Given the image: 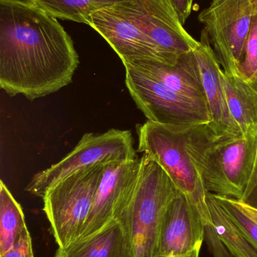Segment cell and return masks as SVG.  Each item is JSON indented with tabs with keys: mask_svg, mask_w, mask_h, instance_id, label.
<instances>
[{
	"mask_svg": "<svg viewBox=\"0 0 257 257\" xmlns=\"http://www.w3.org/2000/svg\"><path fill=\"white\" fill-rule=\"evenodd\" d=\"M79 65L57 18L27 0H0V87L9 96L45 97L72 83Z\"/></svg>",
	"mask_w": 257,
	"mask_h": 257,
	"instance_id": "1",
	"label": "cell"
},
{
	"mask_svg": "<svg viewBox=\"0 0 257 257\" xmlns=\"http://www.w3.org/2000/svg\"><path fill=\"white\" fill-rule=\"evenodd\" d=\"M186 151L205 190L241 200L257 163V131L217 135L208 124L182 128Z\"/></svg>",
	"mask_w": 257,
	"mask_h": 257,
	"instance_id": "2",
	"label": "cell"
},
{
	"mask_svg": "<svg viewBox=\"0 0 257 257\" xmlns=\"http://www.w3.org/2000/svg\"><path fill=\"white\" fill-rule=\"evenodd\" d=\"M135 191L121 218L128 226L137 257H158L166 210L180 193L165 171L143 154Z\"/></svg>",
	"mask_w": 257,
	"mask_h": 257,
	"instance_id": "3",
	"label": "cell"
},
{
	"mask_svg": "<svg viewBox=\"0 0 257 257\" xmlns=\"http://www.w3.org/2000/svg\"><path fill=\"white\" fill-rule=\"evenodd\" d=\"M183 127L147 120L137 125V151L156 162L186 196L202 219L204 228L213 226L207 193L186 151Z\"/></svg>",
	"mask_w": 257,
	"mask_h": 257,
	"instance_id": "4",
	"label": "cell"
},
{
	"mask_svg": "<svg viewBox=\"0 0 257 257\" xmlns=\"http://www.w3.org/2000/svg\"><path fill=\"white\" fill-rule=\"evenodd\" d=\"M105 164L81 169L44 194L43 211L58 247H66L79 237L92 211Z\"/></svg>",
	"mask_w": 257,
	"mask_h": 257,
	"instance_id": "5",
	"label": "cell"
},
{
	"mask_svg": "<svg viewBox=\"0 0 257 257\" xmlns=\"http://www.w3.org/2000/svg\"><path fill=\"white\" fill-rule=\"evenodd\" d=\"M137 158L129 130L111 128L98 134L85 133L73 150L58 163L33 175L26 190L42 198L50 187L81 169L100 163Z\"/></svg>",
	"mask_w": 257,
	"mask_h": 257,
	"instance_id": "6",
	"label": "cell"
},
{
	"mask_svg": "<svg viewBox=\"0 0 257 257\" xmlns=\"http://www.w3.org/2000/svg\"><path fill=\"white\" fill-rule=\"evenodd\" d=\"M124 66L127 89L147 120L178 127L210 124L212 121L206 104L175 93L128 65Z\"/></svg>",
	"mask_w": 257,
	"mask_h": 257,
	"instance_id": "7",
	"label": "cell"
},
{
	"mask_svg": "<svg viewBox=\"0 0 257 257\" xmlns=\"http://www.w3.org/2000/svg\"><path fill=\"white\" fill-rule=\"evenodd\" d=\"M254 11L250 0H212L199 19L226 73L241 75L244 45Z\"/></svg>",
	"mask_w": 257,
	"mask_h": 257,
	"instance_id": "8",
	"label": "cell"
},
{
	"mask_svg": "<svg viewBox=\"0 0 257 257\" xmlns=\"http://www.w3.org/2000/svg\"><path fill=\"white\" fill-rule=\"evenodd\" d=\"M119 6L164 54L178 61L199 45L165 0H127Z\"/></svg>",
	"mask_w": 257,
	"mask_h": 257,
	"instance_id": "9",
	"label": "cell"
},
{
	"mask_svg": "<svg viewBox=\"0 0 257 257\" xmlns=\"http://www.w3.org/2000/svg\"><path fill=\"white\" fill-rule=\"evenodd\" d=\"M140 166V158L105 164L92 211L78 238L92 235L122 217L135 191Z\"/></svg>",
	"mask_w": 257,
	"mask_h": 257,
	"instance_id": "10",
	"label": "cell"
},
{
	"mask_svg": "<svg viewBox=\"0 0 257 257\" xmlns=\"http://www.w3.org/2000/svg\"><path fill=\"white\" fill-rule=\"evenodd\" d=\"M87 25L98 32L114 50L122 62L148 59L175 66L178 61L166 55L142 33L119 4L91 15Z\"/></svg>",
	"mask_w": 257,
	"mask_h": 257,
	"instance_id": "11",
	"label": "cell"
},
{
	"mask_svg": "<svg viewBox=\"0 0 257 257\" xmlns=\"http://www.w3.org/2000/svg\"><path fill=\"white\" fill-rule=\"evenodd\" d=\"M205 241L199 213L182 193L169 204L163 217L158 257H199Z\"/></svg>",
	"mask_w": 257,
	"mask_h": 257,
	"instance_id": "12",
	"label": "cell"
},
{
	"mask_svg": "<svg viewBox=\"0 0 257 257\" xmlns=\"http://www.w3.org/2000/svg\"><path fill=\"white\" fill-rule=\"evenodd\" d=\"M193 53L197 60L202 85L212 118L208 126L217 135L224 133H241L234 123L229 113L221 81L223 69L205 30L202 31L199 46Z\"/></svg>",
	"mask_w": 257,
	"mask_h": 257,
	"instance_id": "13",
	"label": "cell"
},
{
	"mask_svg": "<svg viewBox=\"0 0 257 257\" xmlns=\"http://www.w3.org/2000/svg\"><path fill=\"white\" fill-rule=\"evenodd\" d=\"M122 63L159 81L175 93L206 104L208 106L199 66L193 51L181 56L175 66L148 59H132Z\"/></svg>",
	"mask_w": 257,
	"mask_h": 257,
	"instance_id": "14",
	"label": "cell"
},
{
	"mask_svg": "<svg viewBox=\"0 0 257 257\" xmlns=\"http://www.w3.org/2000/svg\"><path fill=\"white\" fill-rule=\"evenodd\" d=\"M54 257H137L123 219L113 220L98 232L58 247Z\"/></svg>",
	"mask_w": 257,
	"mask_h": 257,
	"instance_id": "15",
	"label": "cell"
},
{
	"mask_svg": "<svg viewBox=\"0 0 257 257\" xmlns=\"http://www.w3.org/2000/svg\"><path fill=\"white\" fill-rule=\"evenodd\" d=\"M231 117L242 133L257 131V90L241 75L221 72Z\"/></svg>",
	"mask_w": 257,
	"mask_h": 257,
	"instance_id": "16",
	"label": "cell"
},
{
	"mask_svg": "<svg viewBox=\"0 0 257 257\" xmlns=\"http://www.w3.org/2000/svg\"><path fill=\"white\" fill-rule=\"evenodd\" d=\"M207 202L213 225L221 241L234 257H257V251L247 241L236 223L215 199L207 193Z\"/></svg>",
	"mask_w": 257,
	"mask_h": 257,
	"instance_id": "17",
	"label": "cell"
},
{
	"mask_svg": "<svg viewBox=\"0 0 257 257\" xmlns=\"http://www.w3.org/2000/svg\"><path fill=\"white\" fill-rule=\"evenodd\" d=\"M57 19L88 24L91 15L127 0H27Z\"/></svg>",
	"mask_w": 257,
	"mask_h": 257,
	"instance_id": "18",
	"label": "cell"
},
{
	"mask_svg": "<svg viewBox=\"0 0 257 257\" xmlns=\"http://www.w3.org/2000/svg\"><path fill=\"white\" fill-rule=\"evenodd\" d=\"M25 217L21 205L3 181L0 182V255L13 246L25 227Z\"/></svg>",
	"mask_w": 257,
	"mask_h": 257,
	"instance_id": "19",
	"label": "cell"
},
{
	"mask_svg": "<svg viewBox=\"0 0 257 257\" xmlns=\"http://www.w3.org/2000/svg\"><path fill=\"white\" fill-rule=\"evenodd\" d=\"M214 196L257 251V223L241 211L237 199L214 194Z\"/></svg>",
	"mask_w": 257,
	"mask_h": 257,
	"instance_id": "20",
	"label": "cell"
},
{
	"mask_svg": "<svg viewBox=\"0 0 257 257\" xmlns=\"http://www.w3.org/2000/svg\"><path fill=\"white\" fill-rule=\"evenodd\" d=\"M257 72V13L253 14L250 32L244 45L242 61L240 66L241 76L250 81Z\"/></svg>",
	"mask_w": 257,
	"mask_h": 257,
	"instance_id": "21",
	"label": "cell"
},
{
	"mask_svg": "<svg viewBox=\"0 0 257 257\" xmlns=\"http://www.w3.org/2000/svg\"><path fill=\"white\" fill-rule=\"evenodd\" d=\"M0 257H34L31 236L27 226L21 231L13 246Z\"/></svg>",
	"mask_w": 257,
	"mask_h": 257,
	"instance_id": "22",
	"label": "cell"
},
{
	"mask_svg": "<svg viewBox=\"0 0 257 257\" xmlns=\"http://www.w3.org/2000/svg\"><path fill=\"white\" fill-rule=\"evenodd\" d=\"M175 12L181 24L184 26L191 15L193 2L192 0H165Z\"/></svg>",
	"mask_w": 257,
	"mask_h": 257,
	"instance_id": "23",
	"label": "cell"
},
{
	"mask_svg": "<svg viewBox=\"0 0 257 257\" xmlns=\"http://www.w3.org/2000/svg\"><path fill=\"white\" fill-rule=\"evenodd\" d=\"M240 202L257 209V163L253 180L249 185L244 197Z\"/></svg>",
	"mask_w": 257,
	"mask_h": 257,
	"instance_id": "24",
	"label": "cell"
},
{
	"mask_svg": "<svg viewBox=\"0 0 257 257\" xmlns=\"http://www.w3.org/2000/svg\"><path fill=\"white\" fill-rule=\"evenodd\" d=\"M238 201V206L241 208V211L247 216L250 217V219L253 220L255 223H257V209L251 208V207L248 206V205H245L243 202Z\"/></svg>",
	"mask_w": 257,
	"mask_h": 257,
	"instance_id": "25",
	"label": "cell"
},
{
	"mask_svg": "<svg viewBox=\"0 0 257 257\" xmlns=\"http://www.w3.org/2000/svg\"><path fill=\"white\" fill-rule=\"evenodd\" d=\"M249 83L257 90V72L256 75H254V77L252 78L251 81H249Z\"/></svg>",
	"mask_w": 257,
	"mask_h": 257,
	"instance_id": "26",
	"label": "cell"
},
{
	"mask_svg": "<svg viewBox=\"0 0 257 257\" xmlns=\"http://www.w3.org/2000/svg\"><path fill=\"white\" fill-rule=\"evenodd\" d=\"M251 2L252 6H253V11L255 13H257V0H250Z\"/></svg>",
	"mask_w": 257,
	"mask_h": 257,
	"instance_id": "27",
	"label": "cell"
},
{
	"mask_svg": "<svg viewBox=\"0 0 257 257\" xmlns=\"http://www.w3.org/2000/svg\"><path fill=\"white\" fill-rule=\"evenodd\" d=\"M192 1H193H193H194V0H192Z\"/></svg>",
	"mask_w": 257,
	"mask_h": 257,
	"instance_id": "28",
	"label": "cell"
}]
</instances>
